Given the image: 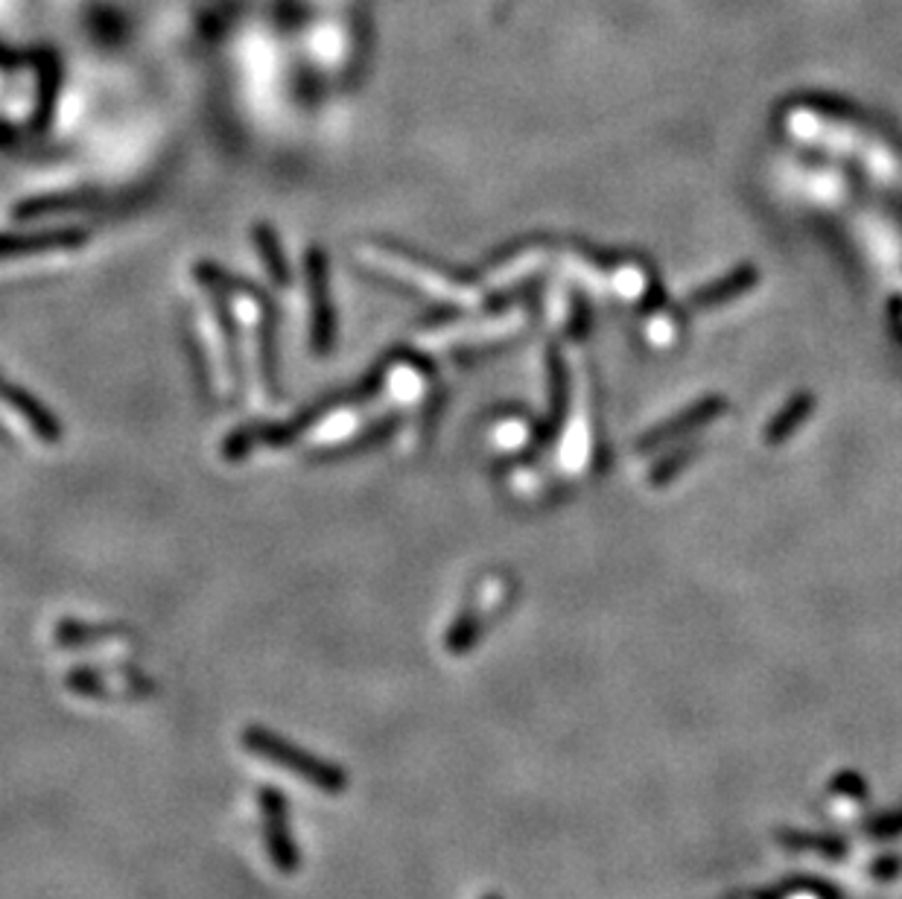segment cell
<instances>
[{
  "mask_svg": "<svg viewBox=\"0 0 902 899\" xmlns=\"http://www.w3.org/2000/svg\"><path fill=\"white\" fill-rule=\"evenodd\" d=\"M243 745H246L248 753H255L261 760L272 762V765H281V769L293 771L295 776L307 780L310 785H316L322 792L340 794L347 789V771L340 769L336 762H327L322 756H313L304 747L293 745L290 739L278 736V733L266 731L261 724H248L243 731Z\"/></svg>",
  "mask_w": 902,
  "mask_h": 899,
  "instance_id": "1",
  "label": "cell"
},
{
  "mask_svg": "<svg viewBox=\"0 0 902 899\" xmlns=\"http://www.w3.org/2000/svg\"><path fill=\"white\" fill-rule=\"evenodd\" d=\"M257 807H261L263 818V841H266V853H269L272 864L281 873H295L301 868L298 847L293 844L290 836V823H286V800L278 789L263 785L257 794Z\"/></svg>",
  "mask_w": 902,
  "mask_h": 899,
  "instance_id": "2",
  "label": "cell"
}]
</instances>
